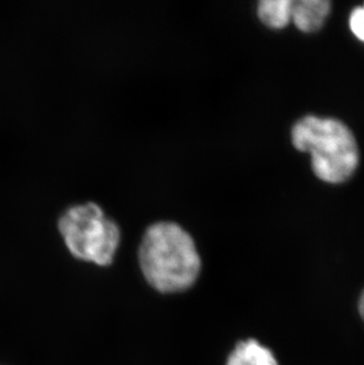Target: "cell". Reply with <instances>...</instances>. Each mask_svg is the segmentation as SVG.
I'll list each match as a JSON object with an SVG mask.
<instances>
[{
    "label": "cell",
    "instance_id": "obj_1",
    "mask_svg": "<svg viewBox=\"0 0 364 365\" xmlns=\"http://www.w3.org/2000/svg\"><path fill=\"white\" fill-rule=\"evenodd\" d=\"M146 280L162 293L181 292L196 283L201 259L192 235L173 221L151 225L138 248Z\"/></svg>",
    "mask_w": 364,
    "mask_h": 365
},
{
    "label": "cell",
    "instance_id": "obj_2",
    "mask_svg": "<svg viewBox=\"0 0 364 365\" xmlns=\"http://www.w3.org/2000/svg\"><path fill=\"white\" fill-rule=\"evenodd\" d=\"M292 143L299 152L309 153L313 173L325 182H344L358 168L360 156L354 135L333 118H302L292 129Z\"/></svg>",
    "mask_w": 364,
    "mask_h": 365
},
{
    "label": "cell",
    "instance_id": "obj_3",
    "mask_svg": "<svg viewBox=\"0 0 364 365\" xmlns=\"http://www.w3.org/2000/svg\"><path fill=\"white\" fill-rule=\"evenodd\" d=\"M59 231L75 258L108 266L121 242L118 225L95 202L70 207L61 215Z\"/></svg>",
    "mask_w": 364,
    "mask_h": 365
},
{
    "label": "cell",
    "instance_id": "obj_4",
    "mask_svg": "<svg viewBox=\"0 0 364 365\" xmlns=\"http://www.w3.org/2000/svg\"><path fill=\"white\" fill-rule=\"evenodd\" d=\"M330 12L327 0H299L292 3L291 21L303 32L317 31Z\"/></svg>",
    "mask_w": 364,
    "mask_h": 365
},
{
    "label": "cell",
    "instance_id": "obj_5",
    "mask_svg": "<svg viewBox=\"0 0 364 365\" xmlns=\"http://www.w3.org/2000/svg\"><path fill=\"white\" fill-rule=\"evenodd\" d=\"M226 365H278V361L270 349L256 339H248L236 345Z\"/></svg>",
    "mask_w": 364,
    "mask_h": 365
},
{
    "label": "cell",
    "instance_id": "obj_6",
    "mask_svg": "<svg viewBox=\"0 0 364 365\" xmlns=\"http://www.w3.org/2000/svg\"><path fill=\"white\" fill-rule=\"evenodd\" d=\"M292 3L291 0H263L258 5V17L268 28H284L291 21Z\"/></svg>",
    "mask_w": 364,
    "mask_h": 365
},
{
    "label": "cell",
    "instance_id": "obj_7",
    "mask_svg": "<svg viewBox=\"0 0 364 365\" xmlns=\"http://www.w3.org/2000/svg\"><path fill=\"white\" fill-rule=\"evenodd\" d=\"M350 29L353 34L364 43V6L358 7L350 16Z\"/></svg>",
    "mask_w": 364,
    "mask_h": 365
},
{
    "label": "cell",
    "instance_id": "obj_8",
    "mask_svg": "<svg viewBox=\"0 0 364 365\" xmlns=\"http://www.w3.org/2000/svg\"><path fill=\"white\" fill-rule=\"evenodd\" d=\"M358 310H360V314L363 318L364 321V291L362 292L361 298H360V303H358Z\"/></svg>",
    "mask_w": 364,
    "mask_h": 365
}]
</instances>
